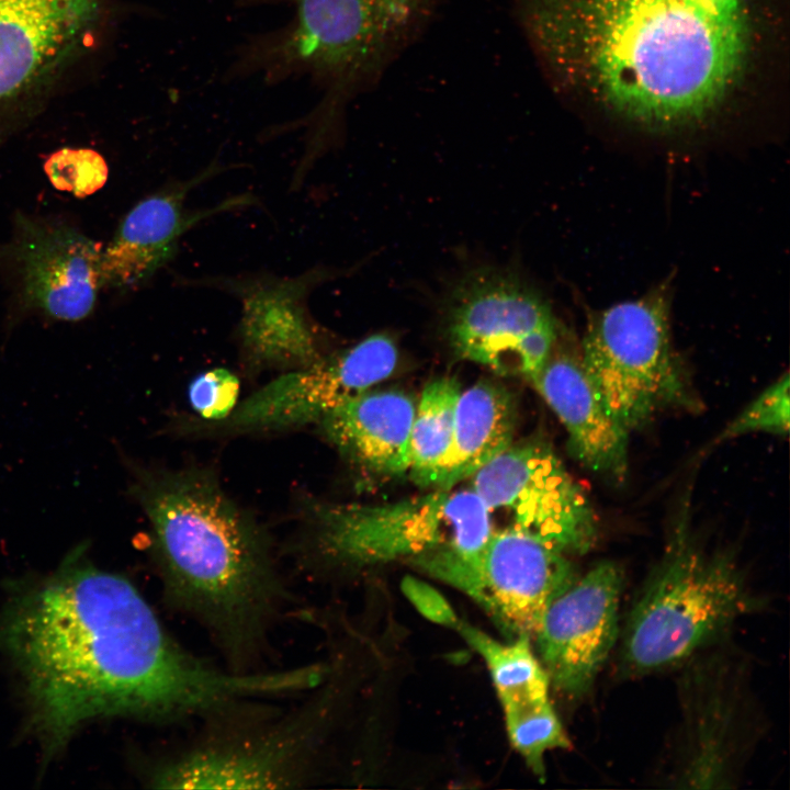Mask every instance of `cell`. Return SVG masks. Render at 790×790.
<instances>
[{
	"label": "cell",
	"mask_w": 790,
	"mask_h": 790,
	"mask_svg": "<svg viewBox=\"0 0 790 790\" xmlns=\"http://www.w3.org/2000/svg\"><path fill=\"white\" fill-rule=\"evenodd\" d=\"M88 543L21 589L0 618L30 723L46 756L93 719L218 716L290 688L284 670H222L184 650L124 576L94 566Z\"/></svg>",
	"instance_id": "6da1fadb"
},
{
	"label": "cell",
	"mask_w": 790,
	"mask_h": 790,
	"mask_svg": "<svg viewBox=\"0 0 790 790\" xmlns=\"http://www.w3.org/2000/svg\"><path fill=\"white\" fill-rule=\"evenodd\" d=\"M522 19L561 84L656 129L709 119L752 35L744 0H523Z\"/></svg>",
	"instance_id": "7a4b0ae2"
},
{
	"label": "cell",
	"mask_w": 790,
	"mask_h": 790,
	"mask_svg": "<svg viewBox=\"0 0 790 790\" xmlns=\"http://www.w3.org/2000/svg\"><path fill=\"white\" fill-rule=\"evenodd\" d=\"M134 473L131 494L150 522L167 601L245 664L285 599L266 537L210 474Z\"/></svg>",
	"instance_id": "3957f363"
},
{
	"label": "cell",
	"mask_w": 790,
	"mask_h": 790,
	"mask_svg": "<svg viewBox=\"0 0 790 790\" xmlns=\"http://www.w3.org/2000/svg\"><path fill=\"white\" fill-rule=\"evenodd\" d=\"M681 518L627 624L623 662L637 674L698 654L756 606L733 556L702 546Z\"/></svg>",
	"instance_id": "277c9868"
},
{
	"label": "cell",
	"mask_w": 790,
	"mask_h": 790,
	"mask_svg": "<svg viewBox=\"0 0 790 790\" xmlns=\"http://www.w3.org/2000/svg\"><path fill=\"white\" fill-rule=\"evenodd\" d=\"M308 511L320 555L359 566L429 557L444 560L440 569L472 565L494 531L473 488L380 505L314 504Z\"/></svg>",
	"instance_id": "5b68a950"
},
{
	"label": "cell",
	"mask_w": 790,
	"mask_h": 790,
	"mask_svg": "<svg viewBox=\"0 0 790 790\" xmlns=\"http://www.w3.org/2000/svg\"><path fill=\"white\" fill-rule=\"evenodd\" d=\"M668 293L661 285L594 313L579 347L599 400L629 433L664 410L698 406L673 345Z\"/></svg>",
	"instance_id": "8992f818"
},
{
	"label": "cell",
	"mask_w": 790,
	"mask_h": 790,
	"mask_svg": "<svg viewBox=\"0 0 790 790\" xmlns=\"http://www.w3.org/2000/svg\"><path fill=\"white\" fill-rule=\"evenodd\" d=\"M104 0H0V149L92 44Z\"/></svg>",
	"instance_id": "52a82bcc"
},
{
	"label": "cell",
	"mask_w": 790,
	"mask_h": 790,
	"mask_svg": "<svg viewBox=\"0 0 790 790\" xmlns=\"http://www.w3.org/2000/svg\"><path fill=\"white\" fill-rule=\"evenodd\" d=\"M443 326L461 359L532 382L556 340L560 325L546 301L516 273L479 268L448 291Z\"/></svg>",
	"instance_id": "ba28073f"
},
{
	"label": "cell",
	"mask_w": 790,
	"mask_h": 790,
	"mask_svg": "<svg viewBox=\"0 0 790 790\" xmlns=\"http://www.w3.org/2000/svg\"><path fill=\"white\" fill-rule=\"evenodd\" d=\"M490 517L564 554H584L597 542L598 519L580 486L542 439L512 443L472 477Z\"/></svg>",
	"instance_id": "9c48e42d"
},
{
	"label": "cell",
	"mask_w": 790,
	"mask_h": 790,
	"mask_svg": "<svg viewBox=\"0 0 790 790\" xmlns=\"http://www.w3.org/2000/svg\"><path fill=\"white\" fill-rule=\"evenodd\" d=\"M102 249L79 229L16 212L11 237L0 242V272L10 289L11 316L37 313L78 321L94 309Z\"/></svg>",
	"instance_id": "30bf717a"
},
{
	"label": "cell",
	"mask_w": 790,
	"mask_h": 790,
	"mask_svg": "<svg viewBox=\"0 0 790 790\" xmlns=\"http://www.w3.org/2000/svg\"><path fill=\"white\" fill-rule=\"evenodd\" d=\"M296 24L284 47L298 63L336 82L375 74L403 46L431 0H293Z\"/></svg>",
	"instance_id": "8fae6325"
},
{
	"label": "cell",
	"mask_w": 790,
	"mask_h": 790,
	"mask_svg": "<svg viewBox=\"0 0 790 790\" xmlns=\"http://www.w3.org/2000/svg\"><path fill=\"white\" fill-rule=\"evenodd\" d=\"M306 703L238 737H213L159 764L148 781L159 789H272L307 781L318 732Z\"/></svg>",
	"instance_id": "7c38bea8"
},
{
	"label": "cell",
	"mask_w": 790,
	"mask_h": 790,
	"mask_svg": "<svg viewBox=\"0 0 790 790\" xmlns=\"http://www.w3.org/2000/svg\"><path fill=\"white\" fill-rule=\"evenodd\" d=\"M681 727L674 781L685 788H727L754 742L745 677L711 654L692 662L680 684Z\"/></svg>",
	"instance_id": "4fadbf2b"
},
{
	"label": "cell",
	"mask_w": 790,
	"mask_h": 790,
	"mask_svg": "<svg viewBox=\"0 0 790 790\" xmlns=\"http://www.w3.org/2000/svg\"><path fill=\"white\" fill-rule=\"evenodd\" d=\"M575 578L566 554L504 528L493 531L474 564L441 580L473 598L509 635L533 639L549 605Z\"/></svg>",
	"instance_id": "5bb4252c"
},
{
	"label": "cell",
	"mask_w": 790,
	"mask_h": 790,
	"mask_svg": "<svg viewBox=\"0 0 790 790\" xmlns=\"http://www.w3.org/2000/svg\"><path fill=\"white\" fill-rule=\"evenodd\" d=\"M397 362L394 339L374 334L271 381L232 411L227 426L284 428L319 421L392 375Z\"/></svg>",
	"instance_id": "9a60e30c"
},
{
	"label": "cell",
	"mask_w": 790,
	"mask_h": 790,
	"mask_svg": "<svg viewBox=\"0 0 790 790\" xmlns=\"http://www.w3.org/2000/svg\"><path fill=\"white\" fill-rule=\"evenodd\" d=\"M622 584L621 567L605 561L549 605L533 639L560 691L579 697L594 685L618 637Z\"/></svg>",
	"instance_id": "2e32d148"
},
{
	"label": "cell",
	"mask_w": 790,
	"mask_h": 790,
	"mask_svg": "<svg viewBox=\"0 0 790 790\" xmlns=\"http://www.w3.org/2000/svg\"><path fill=\"white\" fill-rule=\"evenodd\" d=\"M531 383L564 426L573 458L591 472L624 482L629 432L606 410L584 371L580 351L562 343L560 329Z\"/></svg>",
	"instance_id": "e0dca14e"
},
{
	"label": "cell",
	"mask_w": 790,
	"mask_h": 790,
	"mask_svg": "<svg viewBox=\"0 0 790 790\" xmlns=\"http://www.w3.org/2000/svg\"><path fill=\"white\" fill-rule=\"evenodd\" d=\"M414 398L397 390H369L320 420L325 436L353 463L380 476L409 472Z\"/></svg>",
	"instance_id": "ac0fdd59"
},
{
	"label": "cell",
	"mask_w": 790,
	"mask_h": 790,
	"mask_svg": "<svg viewBox=\"0 0 790 790\" xmlns=\"http://www.w3.org/2000/svg\"><path fill=\"white\" fill-rule=\"evenodd\" d=\"M194 181L147 196L123 218L102 249L103 287L125 290L150 278L174 252L178 238L211 214H187L183 199Z\"/></svg>",
	"instance_id": "d6986e66"
},
{
	"label": "cell",
	"mask_w": 790,
	"mask_h": 790,
	"mask_svg": "<svg viewBox=\"0 0 790 790\" xmlns=\"http://www.w3.org/2000/svg\"><path fill=\"white\" fill-rule=\"evenodd\" d=\"M517 403L499 383L479 381L461 392L451 445L424 488L451 489L514 443Z\"/></svg>",
	"instance_id": "ffe728a7"
},
{
	"label": "cell",
	"mask_w": 790,
	"mask_h": 790,
	"mask_svg": "<svg viewBox=\"0 0 790 790\" xmlns=\"http://www.w3.org/2000/svg\"><path fill=\"white\" fill-rule=\"evenodd\" d=\"M485 661L498 693L508 733L555 713L550 678L526 635L501 643L479 629L460 622L454 627Z\"/></svg>",
	"instance_id": "44dd1931"
},
{
	"label": "cell",
	"mask_w": 790,
	"mask_h": 790,
	"mask_svg": "<svg viewBox=\"0 0 790 790\" xmlns=\"http://www.w3.org/2000/svg\"><path fill=\"white\" fill-rule=\"evenodd\" d=\"M460 394L461 387L455 379H437L426 385L416 406L409 437L408 473L420 487L451 445Z\"/></svg>",
	"instance_id": "7402d4cb"
},
{
	"label": "cell",
	"mask_w": 790,
	"mask_h": 790,
	"mask_svg": "<svg viewBox=\"0 0 790 790\" xmlns=\"http://www.w3.org/2000/svg\"><path fill=\"white\" fill-rule=\"evenodd\" d=\"M44 171L54 188L79 198L97 192L108 180L104 158L90 148H61L46 159Z\"/></svg>",
	"instance_id": "603a6c76"
},
{
	"label": "cell",
	"mask_w": 790,
	"mask_h": 790,
	"mask_svg": "<svg viewBox=\"0 0 790 790\" xmlns=\"http://www.w3.org/2000/svg\"><path fill=\"white\" fill-rule=\"evenodd\" d=\"M789 380V374L785 373L767 387L723 429L718 441L752 431L788 433L790 421Z\"/></svg>",
	"instance_id": "cb8c5ba5"
},
{
	"label": "cell",
	"mask_w": 790,
	"mask_h": 790,
	"mask_svg": "<svg viewBox=\"0 0 790 790\" xmlns=\"http://www.w3.org/2000/svg\"><path fill=\"white\" fill-rule=\"evenodd\" d=\"M239 380L226 369H214L195 377L189 387L193 409L203 418L225 419L235 409Z\"/></svg>",
	"instance_id": "d4e9b609"
},
{
	"label": "cell",
	"mask_w": 790,
	"mask_h": 790,
	"mask_svg": "<svg viewBox=\"0 0 790 790\" xmlns=\"http://www.w3.org/2000/svg\"><path fill=\"white\" fill-rule=\"evenodd\" d=\"M406 597L417 610L432 622L454 628L458 618L448 601L431 586L407 576L402 582Z\"/></svg>",
	"instance_id": "484cf974"
}]
</instances>
